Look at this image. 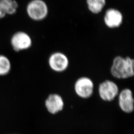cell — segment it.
<instances>
[{
    "instance_id": "obj_3",
    "label": "cell",
    "mask_w": 134,
    "mask_h": 134,
    "mask_svg": "<svg viewBox=\"0 0 134 134\" xmlns=\"http://www.w3.org/2000/svg\"><path fill=\"white\" fill-rule=\"evenodd\" d=\"M10 44L15 52L29 49L32 45V40L25 32L19 31L13 34L10 39Z\"/></svg>"
},
{
    "instance_id": "obj_5",
    "label": "cell",
    "mask_w": 134,
    "mask_h": 134,
    "mask_svg": "<svg viewBox=\"0 0 134 134\" xmlns=\"http://www.w3.org/2000/svg\"><path fill=\"white\" fill-rule=\"evenodd\" d=\"M93 86V83L90 79L82 77L76 81L75 90L79 96L83 98H87L92 95Z\"/></svg>"
},
{
    "instance_id": "obj_13",
    "label": "cell",
    "mask_w": 134,
    "mask_h": 134,
    "mask_svg": "<svg viewBox=\"0 0 134 134\" xmlns=\"http://www.w3.org/2000/svg\"><path fill=\"white\" fill-rule=\"evenodd\" d=\"M6 15L5 14L0 4V20L4 18Z\"/></svg>"
},
{
    "instance_id": "obj_10",
    "label": "cell",
    "mask_w": 134,
    "mask_h": 134,
    "mask_svg": "<svg viewBox=\"0 0 134 134\" xmlns=\"http://www.w3.org/2000/svg\"><path fill=\"white\" fill-rule=\"evenodd\" d=\"M0 4L6 15L15 14L19 6L16 0H0Z\"/></svg>"
},
{
    "instance_id": "obj_8",
    "label": "cell",
    "mask_w": 134,
    "mask_h": 134,
    "mask_svg": "<svg viewBox=\"0 0 134 134\" xmlns=\"http://www.w3.org/2000/svg\"><path fill=\"white\" fill-rule=\"evenodd\" d=\"M119 105L120 108L124 112L130 113L134 110V99L132 91L129 89H125L119 95Z\"/></svg>"
},
{
    "instance_id": "obj_1",
    "label": "cell",
    "mask_w": 134,
    "mask_h": 134,
    "mask_svg": "<svg viewBox=\"0 0 134 134\" xmlns=\"http://www.w3.org/2000/svg\"><path fill=\"white\" fill-rule=\"evenodd\" d=\"M110 71L116 78L125 79L134 75V60L129 57H115L113 60Z\"/></svg>"
},
{
    "instance_id": "obj_2",
    "label": "cell",
    "mask_w": 134,
    "mask_h": 134,
    "mask_svg": "<svg viewBox=\"0 0 134 134\" xmlns=\"http://www.w3.org/2000/svg\"><path fill=\"white\" fill-rule=\"evenodd\" d=\"M26 12L32 20L40 21L48 16V5L43 0H31L26 6Z\"/></svg>"
},
{
    "instance_id": "obj_7",
    "label": "cell",
    "mask_w": 134,
    "mask_h": 134,
    "mask_svg": "<svg viewBox=\"0 0 134 134\" xmlns=\"http://www.w3.org/2000/svg\"><path fill=\"white\" fill-rule=\"evenodd\" d=\"M99 91L100 97L103 100L111 101L118 94L119 89L115 82L106 80L99 85Z\"/></svg>"
},
{
    "instance_id": "obj_11",
    "label": "cell",
    "mask_w": 134,
    "mask_h": 134,
    "mask_svg": "<svg viewBox=\"0 0 134 134\" xmlns=\"http://www.w3.org/2000/svg\"><path fill=\"white\" fill-rule=\"evenodd\" d=\"M89 10L94 14L101 12L106 4V0H86Z\"/></svg>"
},
{
    "instance_id": "obj_9",
    "label": "cell",
    "mask_w": 134,
    "mask_h": 134,
    "mask_svg": "<svg viewBox=\"0 0 134 134\" xmlns=\"http://www.w3.org/2000/svg\"><path fill=\"white\" fill-rule=\"evenodd\" d=\"M45 105L48 111L52 114H55L63 109V100L57 94H51L46 100Z\"/></svg>"
},
{
    "instance_id": "obj_6",
    "label": "cell",
    "mask_w": 134,
    "mask_h": 134,
    "mask_svg": "<svg viewBox=\"0 0 134 134\" xmlns=\"http://www.w3.org/2000/svg\"><path fill=\"white\" fill-rule=\"evenodd\" d=\"M123 21V16L118 9L111 8L106 10L104 16L105 25L108 28L114 29L121 26Z\"/></svg>"
},
{
    "instance_id": "obj_4",
    "label": "cell",
    "mask_w": 134,
    "mask_h": 134,
    "mask_svg": "<svg viewBox=\"0 0 134 134\" xmlns=\"http://www.w3.org/2000/svg\"><path fill=\"white\" fill-rule=\"evenodd\" d=\"M48 64L51 69L57 72L66 70L69 65V60L67 56L60 52L52 53L48 59Z\"/></svg>"
},
{
    "instance_id": "obj_12",
    "label": "cell",
    "mask_w": 134,
    "mask_h": 134,
    "mask_svg": "<svg viewBox=\"0 0 134 134\" xmlns=\"http://www.w3.org/2000/svg\"><path fill=\"white\" fill-rule=\"evenodd\" d=\"M12 68L10 60L4 55L0 54V76L8 74Z\"/></svg>"
}]
</instances>
